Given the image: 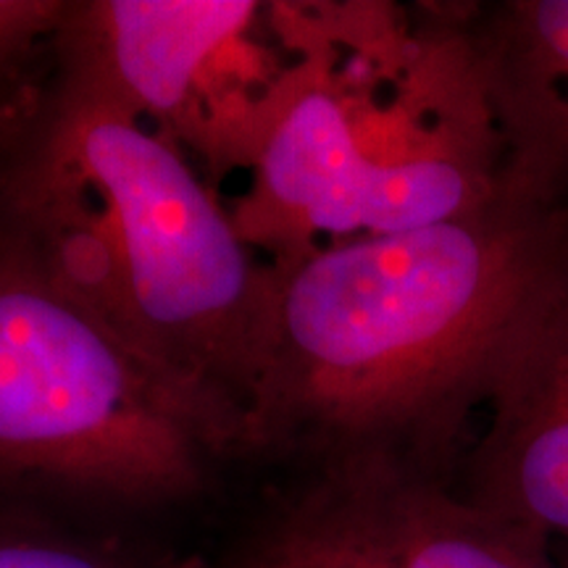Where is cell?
<instances>
[{"mask_svg": "<svg viewBox=\"0 0 568 568\" xmlns=\"http://www.w3.org/2000/svg\"><path fill=\"white\" fill-rule=\"evenodd\" d=\"M568 266V213L506 190L466 216L274 264L255 439L435 474L503 345Z\"/></svg>", "mask_w": 568, "mask_h": 568, "instance_id": "1", "label": "cell"}, {"mask_svg": "<svg viewBox=\"0 0 568 568\" xmlns=\"http://www.w3.org/2000/svg\"><path fill=\"white\" fill-rule=\"evenodd\" d=\"M3 230L195 410L219 450L258 445L274 264L182 145L77 71L0 174Z\"/></svg>", "mask_w": 568, "mask_h": 568, "instance_id": "2", "label": "cell"}, {"mask_svg": "<svg viewBox=\"0 0 568 568\" xmlns=\"http://www.w3.org/2000/svg\"><path fill=\"white\" fill-rule=\"evenodd\" d=\"M471 17L318 3L314 51L232 211L247 245L290 264L466 216L506 193L508 151Z\"/></svg>", "mask_w": 568, "mask_h": 568, "instance_id": "3", "label": "cell"}, {"mask_svg": "<svg viewBox=\"0 0 568 568\" xmlns=\"http://www.w3.org/2000/svg\"><path fill=\"white\" fill-rule=\"evenodd\" d=\"M216 453L195 410L0 230V474L172 497Z\"/></svg>", "mask_w": 568, "mask_h": 568, "instance_id": "4", "label": "cell"}, {"mask_svg": "<svg viewBox=\"0 0 568 568\" xmlns=\"http://www.w3.org/2000/svg\"><path fill=\"white\" fill-rule=\"evenodd\" d=\"M464 489L474 506L568 545V266L524 311L497 355Z\"/></svg>", "mask_w": 568, "mask_h": 568, "instance_id": "5", "label": "cell"}, {"mask_svg": "<svg viewBox=\"0 0 568 568\" xmlns=\"http://www.w3.org/2000/svg\"><path fill=\"white\" fill-rule=\"evenodd\" d=\"M253 0L69 3L55 45L61 69L88 77L174 142L213 53L258 17Z\"/></svg>", "mask_w": 568, "mask_h": 568, "instance_id": "6", "label": "cell"}, {"mask_svg": "<svg viewBox=\"0 0 568 568\" xmlns=\"http://www.w3.org/2000/svg\"><path fill=\"white\" fill-rule=\"evenodd\" d=\"M326 510L382 568H560L552 542L474 506L437 474L343 468Z\"/></svg>", "mask_w": 568, "mask_h": 568, "instance_id": "7", "label": "cell"}, {"mask_svg": "<svg viewBox=\"0 0 568 568\" xmlns=\"http://www.w3.org/2000/svg\"><path fill=\"white\" fill-rule=\"evenodd\" d=\"M471 21L508 190L568 213V0H508Z\"/></svg>", "mask_w": 568, "mask_h": 568, "instance_id": "8", "label": "cell"}, {"mask_svg": "<svg viewBox=\"0 0 568 568\" xmlns=\"http://www.w3.org/2000/svg\"><path fill=\"white\" fill-rule=\"evenodd\" d=\"M255 568H382L364 545L337 521L329 510H322L305 527L293 531L280 548Z\"/></svg>", "mask_w": 568, "mask_h": 568, "instance_id": "9", "label": "cell"}, {"mask_svg": "<svg viewBox=\"0 0 568 568\" xmlns=\"http://www.w3.org/2000/svg\"><path fill=\"white\" fill-rule=\"evenodd\" d=\"M67 9L59 0H0V90L34 42L59 34Z\"/></svg>", "mask_w": 568, "mask_h": 568, "instance_id": "10", "label": "cell"}, {"mask_svg": "<svg viewBox=\"0 0 568 568\" xmlns=\"http://www.w3.org/2000/svg\"><path fill=\"white\" fill-rule=\"evenodd\" d=\"M0 568H132L122 560L98 556V552L74 548L30 535L0 531Z\"/></svg>", "mask_w": 568, "mask_h": 568, "instance_id": "11", "label": "cell"}, {"mask_svg": "<svg viewBox=\"0 0 568 568\" xmlns=\"http://www.w3.org/2000/svg\"><path fill=\"white\" fill-rule=\"evenodd\" d=\"M556 558H558L560 568H568V545H560L558 552H556Z\"/></svg>", "mask_w": 568, "mask_h": 568, "instance_id": "12", "label": "cell"}]
</instances>
